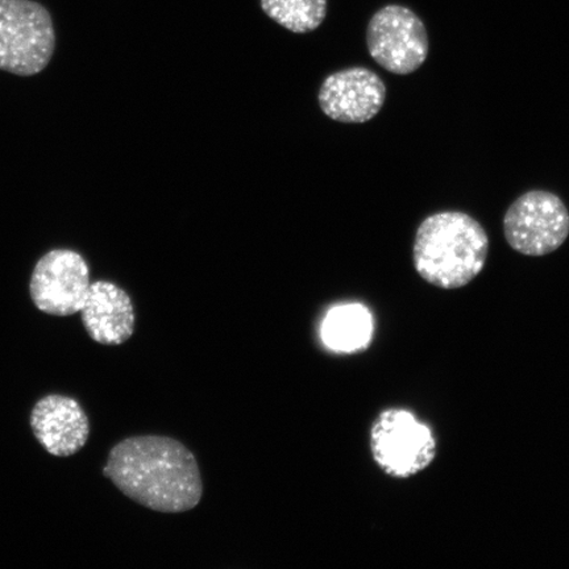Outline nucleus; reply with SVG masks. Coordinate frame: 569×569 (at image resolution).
I'll use <instances>...</instances> for the list:
<instances>
[{
  "label": "nucleus",
  "instance_id": "4",
  "mask_svg": "<svg viewBox=\"0 0 569 569\" xmlns=\"http://www.w3.org/2000/svg\"><path fill=\"white\" fill-rule=\"evenodd\" d=\"M376 465L390 478L409 479L421 473L437 457V440L429 426L403 409H388L371 429Z\"/></svg>",
  "mask_w": 569,
  "mask_h": 569
},
{
  "label": "nucleus",
  "instance_id": "6",
  "mask_svg": "<svg viewBox=\"0 0 569 569\" xmlns=\"http://www.w3.org/2000/svg\"><path fill=\"white\" fill-rule=\"evenodd\" d=\"M367 47L381 68L397 76H408L426 62L430 40L422 19L415 11L389 4L369 20Z\"/></svg>",
  "mask_w": 569,
  "mask_h": 569
},
{
  "label": "nucleus",
  "instance_id": "12",
  "mask_svg": "<svg viewBox=\"0 0 569 569\" xmlns=\"http://www.w3.org/2000/svg\"><path fill=\"white\" fill-rule=\"evenodd\" d=\"M266 16L295 33H309L322 26L327 0H260Z\"/></svg>",
  "mask_w": 569,
  "mask_h": 569
},
{
  "label": "nucleus",
  "instance_id": "3",
  "mask_svg": "<svg viewBox=\"0 0 569 569\" xmlns=\"http://www.w3.org/2000/svg\"><path fill=\"white\" fill-rule=\"evenodd\" d=\"M56 32L51 13L34 0H0V70L31 77L51 62Z\"/></svg>",
  "mask_w": 569,
  "mask_h": 569
},
{
  "label": "nucleus",
  "instance_id": "11",
  "mask_svg": "<svg viewBox=\"0 0 569 569\" xmlns=\"http://www.w3.org/2000/svg\"><path fill=\"white\" fill-rule=\"evenodd\" d=\"M373 330V318L366 306L346 303L327 312L320 336L333 352L358 353L371 345Z\"/></svg>",
  "mask_w": 569,
  "mask_h": 569
},
{
  "label": "nucleus",
  "instance_id": "9",
  "mask_svg": "<svg viewBox=\"0 0 569 569\" xmlns=\"http://www.w3.org/2000/svg\"><path fill=\"white\" fill-rule=\"evenodd\" d=\"M33 436L53 457L68 458L88 443L90 422L74 398L49 395L34 405Z\"/></svg>",
  "mask_w": 569,
  "mask_h": 569
},
{
  "label": "nucleus",
  "instance_id": "10",
  "mask_svg": "<svg viewBox=\"0 0 569 569\" xmlns=\"http://www.w3.org/2000/svg\"><path fill=\"white\" fill-rule=\"evenodd\" d=\"M80 315L84 330L99 345L120 346L133 336L137 323L133 302L116 283L92 282Z\"/></svg>",
  "mask_w": 569,
  "mask_h": 569
},
{
  "label": "nucleus",
  "instance_id": "8",
  "mask_svg": "<svg viewBox=\"0 0 569 569\" xmlns=\"http://www.w3.org/2000/svg\"><path fill=\"white\" fill-rule=\"evenodd\" d=\"M387 87L373 70L353 67L327 77L318 92L325 116L336 122L360 124L372 120L387 101Z\"/></svg>",
  "mask_w": 569,
  "mask_h": 569
},
{
  "label": "nucleus",
  "instance_id": "7",
  "mask_svg": "<svg viewBox=\"0 0 569 569\" xmlns=\"http://www.w3.org/2000/svg\"><path fill=\"white\" fill-rule=\"evenodd\" d=\"M90 269L82 256L71 249H53L34 266L30 293L40 311L70 317L82 309L90 289Z\"/></svg>",
  "mask_w": 569,
  "mask_h": 569
},
{
  "label": "nucleus",
  "instance_id": "1",
  "mask_svg": "<svg viewBox=\"0 0 569 569\" xmlns=\"http://www.w3.org/2000/svg\"><path fill=\"white\" fill-rule=\"evenodd\" d=\"M104 476L120 492L159 513L193 510L203 483L194 453L173 438L132 437L112 447Z\"/></svg>",
  "mask_w": 569,
  "mask_h": 569
},
{
  "label": "nucleus",
  "instance_id": "5",
  "mask_svg": "<svg viewBox=\"0 0 569 569\" xmlns=\"http://www.w3.org/2000/svg\"><path fill=\"white\" fill-rule=\"evenodd\" d=\"M503 234L518 253L531 258L550 254L569 237L567 206L550 191H528L505 212Z\"/></svg>",
  "mask_w": 569,
  "mask_h": 569
},
{
  "label": "nucleus",
  "instance_id": "2",
  "mask_svg": "<svg viewBox=\"0 0 569 569\" xmlns=\"http://www.w3.org/2000/svg\"><path fill=\"white\" fill-rule=\"evenodd\" d=\"M489 237L479 222L461 211L432 213L419 224L412 260L419 277L439 289L467 287L488 259Z\"/></svg>",
  "mask_w": 569,
  "mask_h": 569
}]
</instances>
